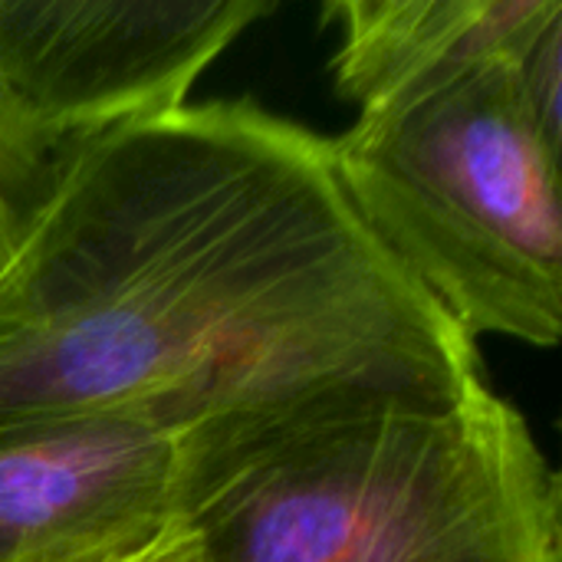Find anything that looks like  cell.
<instances>
[{"label": "cell", "instance_id": "5b68a950", "mask_svg": "<svg viewBox=\"0 0 562 562\" xmlns=\"http://www.w3.org/2000/svg\"><path fill=\"white\" fill-rule=\"evenodd\" d=\"M214 451L122 418L0 435V562H128L188 527Z\"/></svg>", "mask_w": 562, "mask_h": 562}, {"label": "cell", "instance_id": "3957f363", "mask_svg": "<svg viewBox=\"0 0 562 562\" xmlns=\"http://www.w3.org/2000/svg\"><path fill=\"white\" fill-rule=\"evenodd\" d=\"M329 142L359 221L471 342H560V138L520 66H481L359 112Z\"/></svg>", "mask_w": 562, "mask_h": 562}, {"label": "cell", "instance_id": "277c9868", "mask_svg": "<svg viewBox=\"0 0 562 562\" xmlns=\"http://www.w3.org/2000/svg\"><path fill=\"white\" fill-rule=\"evenodd\" d=\"M277 0H0V115L53 155L188 105Z\"/></svg>", "mask_w": 562, "mask_h": 562}, {"label": "cell", "instance_id": "52a82bcc", "mask_svg": "<svg viewBox=\"0 0 562 562\" xmlns=\"http://www.w3.org/2000/svg\"><path fill=\"white\" fill-rule=\"evenodd\" d=\"M56 158L59 155L0 115V270L10 263Z\"/></svg>", "mask_w": 562, "mask_h": 562}, {"label": "cell", "instance_id": "8992f818", "mask_svg": "<svg viewBox=\"0 0 562 562\" xmlns=\"http://www.w3.org/2000/svg\"><path fill=\"white\" fill-rule=\"evenodd\" d=\"M333 86L359 112L481 66H520L562 20L560 0H333Z\"/></svg>", "mask_w": 562, "mask_h": 562}, {"label": "cell", "instance_id": "ba28073f", "mask_svg": "<svg viewBox=\"0 0 562 562\" xmlns=\"http://www.w3.org/2000/svg\"><path fill=\"white\" fill-rule=\"evenodd\" d=\"M128 562H201V550H198L194 533L184 527L175 537H168L165 543H158L155 550H148V553H142V557Z\"/></svg>", "mask_w": 562, "mask_h": 562}, {"label": "cell", "instance_id": "6da1fadb", "mask_svg": "<svg viewBox=\"0 0 562 562\" xmlns=\"http://www.w3.org/2000/svg\"><path fill=\"white\" fill-rule=\"evenodd\" d=\"M484 382L349 204L333 142L254 99L59 151L0 270V435L122 418L214 461Z\"/></svg>", "mask_w": 562, "mask_h": 562}, {"label": "cell", "instance_id": "7a4b0ae2", "mask_svg": "<svg viewBox=\"0 0 562 562\" xmlns=\"http://www.w3.org/2000/svg\"><path fill=\"white\" fill-rule=\"evenodd\" d=\"M188 530L201 562H562V491L524 412L477 382L211 461Z\"/></svg>", "mask_w": 562, "mask_h": 562}]
</instances>
